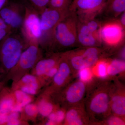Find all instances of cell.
<instances>
[{
    "mask_svg": "<svg viewBox=\"0 0 125 125\" xmlns=\"http://www.w3.org/2000/svg\"><path fill=\"white\" fill-rule=\"evenodd\" d=\"M92 83L87 90L84 101L91 124H100L110 115V99L113 83L101 81Z\"/></svg>",
    "mask_w": 125,
    "mask_h": 125,
    "instance_id": "6da1fadb",
    "label": "cell"
},
{
    "mask_svg": "<svg viewBox=\"0 0 125 125\" xmlns=\"http://www.w3.org/2000/svg\"><path fill=\"white\" fill-rule=\"evenodd\" d=\"M42 58V53L39 44H29L23 51L15 65L5 75L3 80L6 83L9 80L14 82L19 80L25 75L29 73Z\"/></svg>",
    "mask_w": 125,
    "mask_h": 125,
    "instance_id": "7a4b0ae2",
    "label": "cell"
},
{
    "mask_svg": "<svg viewBox=\"0 0 125 125\" xmlns=\"http://www.w3.org/2000/svg\"><path fill=\"white\" fill-rule=\"evenodd\" d=\"M87 83L80 80L74 81L51 95L54 102L65 109L84 103L87 90Z\"/></svg>",
    "mask_w": 125,
    "mask_h": 125,
    "instance_id": "3957f363",
    "label": "cell"
},
{
    "mask_svg": "<svg viewBox=\"0 0 125 125\" xmlns=\"http://www.w3.org/2000/svg\"><path fill=\"white\" fill-rule=\"evenodd\" d=\"M10 33L0 42V69L5 75L15 65L23 51L24 45L18 37Z\"/></svg>",
    "mask_w": 125,
    "mask_h": 125,
    "instance_id": "277c9868",
    "label": "cell"
},
{
    "mask_svg": "<svg viewBox=\"0 0 125 125\" xmlns=\"http://www.w3.org/2000/svg\"><path fill=\"white\" fill-rule=\"evenodd\" d=\"M101 51L95 47L62 53L69 63L72 72H78L80 70L90 68L96 65L101 56Z\"/></svg>",
    "mask_w": 125,
    "mask_h": 125,
    "instance_id": "5b68a950",
    "label": "cell"
},
{
    "mask_svg": "<svg viewBox=\"0 0 125 125\" xmlns=\"http://www.w3.org/2000/svg\"><path fill=\"white\" fill-rule=\"evenodd\" d=\"M24 7V16L21 27L23 36L28 46L31 43H38L40 45L42 37L40 15L30 5L25 6Z\"/></svg>",
    "mask_w": 125,
    "mask_h": 125,
    "instance_id": "8992f818",
    "label": "cell"
},
{
    "mask_svg": "<svg viewBox=\"0 0 125 125\" xmlns=\"http://www.w3.org/2000/svg\"><path fill=\"white\" fill-rule=\"evenodd\" d=\"M52 36L61 46L68 47L73 46L77 40L76 21L73 16L66 14L57 25Z\"/></svg>",
    "mask_w": 125,
    "mask_h": 125,
    "instance_id": "52a82bcc",
    "label": "cell"
},
{
    "mask_svg": "<svg viewBox=\"0 0 125 125\" xmlns=\"http://www.w3.org/2000/svg\"><path fill=\"white\" fill-rule=\"evenodd\" d=\"M73 73L69 63L61 54L57 71L51 82L42 92L51 95L59 92L70 82Z\"/></svg>",
    "mask_w": 125,
    "mask_h": 125,
    "instance_id": "ba28073f",
    "label": "cell"
},
{
    "mask_svg": "<svg viewBox=\"0 0 125 125\" xmlns=\"http://www.w3.org/2000/svg\"><path fill=\"white\" fill-rule=\"evenodd\" d=\"M66 10H62L48 7L40 14V27L42 32V41L49 33L52 35L57 25L66 15Z\"/></svg>",
    "mask_w": 125,
    "mask_h": 125,
    "instance_id": "9c48e42d",
    "label": "cell"
},
{
    "mask_svg": "<svg viewBox=\"0 0 125 125\" xmlns=\"http://www.w3.org/2000/svg\"><path fill=\"white\" fill-rule=\"evenodd\" d=\"M24 8L20 4L12 2L6 4L0 10V16L11 31L21 28L24 14L22 11Z\"/></svg>",
    "mask_w": 125,
    "mask_h": 125,
    "instance_id": "30bf717a",
    "label": "cell"
},
{
    "mask_svg": "<svg viewBox=\"0 0 125 125\" xmlns=\"http://www.w3.org/2000/svg\"><path fill=\"white\" fill-rule=\"evenodd\" d=\"M111 113L125 119V88L118 81L113 83L110 99Z\"/></svg>",
    "mask_w": 125,
    "mask_h": 125,
    "instance_id": "8fae6325",
    "label": "cell"
},
{
    "mask_svg": "<svg viewBox=\"0 0 125 125\" xmlns=\"http://www.w3.org/2000/svg\"><path fill=\"white\" fill-rule=\"evenodd\" d=\"M39 79L32 74L27 73L20 79L12 82L11 90H20L30 95H36L43 88Z\"/></svg>",
    "mask_w": 125,
    "mask_h": 125,
    "instance_id": "7c38bea8",
    "label": "cell"
},
{
    "mask_svg": "<svg viewBox=\"0 0 125 125\" xmlns=\"http://www.w3.org/2000/svg\"><path fill=\"white\" fill-rule=\"evenodd\" d=\"M91 124L84 103L72 106L66 110L63 125H83Z\"/></svg>",
    "mask_w": 125,
    "mask_h": 125,
    "instance_id": "4fadbf2b",
    "label": "cell"
},
{
    "mask_svg": "<svg viewBox=\"0 0 125 125\" xmlns=\"http://www.w3.org/2000/svg\"><path fill=\"white\" fill-rule=\"evenodd\" d=\"M61 56V54H56L46 58H42L31 70V73L40 79L58 64Z\"/></svg>",
    "mask_w": 125,
    "mask_h": 125,
    "instance_id": "5bb4252c",
    "label": "cell"
},
{
    "mask_svg": "<svg viewBox=\"0 0 125 125\" xmlns=\"http://www.w3.org/2000/svg\"><path fill=\"white\" fill-rule=\"evenodd\" d=\"M12 111L20 112L16 106L13 92L5 86L0 92V112L8 115Z\"/></svg>",
    "mask_w": 125,
    "mask_h": 125,
    "instance_id": "9a60e30c",
    "label": "cell"
},
{
    "mask_svg": "<svg viewBox=\"0 0 125 125\" xmlns=\"http://www.w3.org/2000/svg\"><path fill=\"white\" fill-rule=\"evenodd\" d=\"M37 105L38 116L42 119L46 118L59 105L54 102L51 95L42 92L34 101Z\"/></svg>",
    "mask_w": 125,
    "mask_h": 125,
    "instance_id": "2e32d148",
    "label": "cell"
},
{
    "mask_svg": "<svg viewBox=\"0 0 125 125\" xmlns=\"http://www.w3.org/2000/svg\"><path fill=\"white\" fill-rule=\"evenodd\" d=\"M123 31L119 25L111 23L106 25L101 29V35L105 42L109 45L118 43L121 39Z\"/></svg>",
    "mask_w": 125,
    "mask_h": 125,
    "instance_id": "e0dca14e",
    "label": "cell"
},
{
    "mask_svg": "<svg viewBox=\"0 0 125 125\" xmlns=\"http://www.w3.org/2000/svg\"><path fill=\"white\" fill-rule=\"evenodd\" d=\"M94 33L89 29L87 24L81 26L77 33V40L84 46L95 47L98 42Z\"/></svg>",
    "mask_w": 125,
    "mask_h": 125,
    "instance_id": "ac0fdd59",
    "label": "cell"
},
{
    "mask_svg": "<svg viewBox=\"0 0 125 125\" xmlns=\"http://www.w3.org/2000/svg\"><path fill=\"white\" fill-rule=\"evenodd\" d=\"M106 0H73L72 6L81 11H93L105 6Z\"/></svg>",
    "mask_w": 125,
    "mask_h": 125,
    "instance_id": "d6986e66",
    "label": "cell"
},
{
    "mask_svg": "<svg viewBox=\"0 0 125 125\" xmlns=\"http://www.w3.org/2000/svg\"><path fill=\"white\" fill-rule=\"evenodd\" d=\"M37 105L35 102L30 103L21 108L20 111V118L23 121L36 122L38 117Z\"/></svg>",
    "mask_w": 125,
    "mask_h": 125,
    "instance_id": "ffe728a7",
    "label": "cell"
},
{
    "mask_svg": "<svg viewBox=\"0 0 125 125\" xmlns=\"http://www.w3.org/2000/svg\"><path fill=\"white\" fill-rule=\"evenodd\" d=\"M12 91L15 97L16 106L20 111L25 106L35 101V97L33 95L25 93L20 90Z\"/></svg>",
    "mask_w": 125,
    "mask_h": 125,
    "instance_id": "44dd1931",
    "label": "cell"
},
{
    "mask_svg": "<svg viewBox=\"0 0 125 125\" xmlns=\"http://www.w3.org/2000/svg\"><path fill=\"white\" fill-rule=\"evenodd\" d=\"M125 70V61L115 60L108 63L107 68L108 76L114 77L124 72Z\"/></svg>",
    "mask_w": 125,
    "mask_h": 125,
    "instance_id": "7402d4cb",
    "label": "cell"
},
{
    "mask_svg": "<svg viewBox=\"0 0 125 125\" xmlns=\"http://www.w3.org/2000/svg\"><path fill=\"white\" fill-rule=\"evenodd\" d=\"M107 5L116 13L125 11V0H106L105 5Z\"/></svg>",
    "mask_w": 125,
    "mask_h": 125,
    "instance_id": "603a6c76",
    "label": "cell"
},
{
    "mask_svg": "<svg viewBox=\"0 0 125 125\" xmlns=\"http://www.w3.org/2000/svg\"><path fill=\"white\" fill-rule=\"evenodd\" d=\"M96 64V75L101 79H105L107 78V68L108 63L105 61H98Z\"/></svg>",
    "mask_w": 125,
    "mask_h": 125,
    "instance_id": "cb8c5ba5",
    "label": "cell"
},
{
    "mask_svg": "<svg viewBox=\"0 0 125 125\" xmlns=\"http://www.w3.org/2000/svg\"><path fill=\"white\" fill-rule=\"evenodd\" d=\"M28 122L21 120L20 112L12 111L8 114L7 125H28Z\"/></svg>",
    "mask_w": 125,
    "mask_h": 125,
    "instance_id": "d4e9b609",
    "label": "cell"
},
{
    "mask_svg": "<svg viewBox=\"0 0 125 125\" xmlns=\"http://www.w3.org/2000/svg\"><path fill=\"white\" fill-rule=\"evenodd\" d=\"M100 124L108 125H125V119L118 116L111 114Z\"/></svg>",
    "mask_w": 125,
    "mask_h": 125,
    "instance_id": "484cf974",
    "label": "cell"
},
{
    "mask_svg": "<svg viewBox=\"0 0 125 125\" xmlns=\"http://www.w3.org/2000/svg\"><path fill=\"white\" fill-rule=\"evenodd\" d=\"M30 5L37 10L39 15L48 7L49 0H28Z\"/></svg>",
    "mask_w": 125,
    "mask_h": 125,
    "instance_id": "4316f807",
    "label": "cell"
},
{
    "mask_svg": "<svg viewBox=\"0 0 125 125\" xmlns=\"http://www.w3.org/2000/svg\"><path fill=\"white\" fill-rule=\"evenodd\" d=\"M70 0H49L48 7L66 10L70 4Z\"/></svg>",
    "mask_w": 125,
    "mask_h": 125,
    "instance_id": "83f0119b",
    "label": "cell"
},
{
    "mask_svg": "<svg viewBox=\"0 0 125 125\" xmlns=\"http://www.w3.org/2000/svg\"><path fill=\"white\" fill-rule=\"evenodd\" d=\"M66 109L58 106L54 111L56 125H62L64 121Z\"/></svg>",
    "mask_w": 125,
    "mask_h": 125,
    "instance_id": "f1b7e54d",
    "label": "cell"
},
{
    "mask_svg": "<svg viewBox=\"0 0 125 125\" xmlns=\"http://www.w3.org/2000/svg\"><path fill=\"white\" fill-rule=\"evenodd\" d=\"M79 80L85 83H90L93 78V73L90 68H84L80 70L77 72Z\"/></svg>",
    "mask_w": 125,
    "mask_h": 125,
    "instance_id": "f546056e",
    "label": "cell"
},
{
    "mask_svg": "<svg viewBox=\"0 0 125 125\" xmlns=\"http://www.w3.org/2000/svg\"><path fill=\"white\" fill-rule=\"evenodd\" d=\"M87 24V27L90 31L93 32H96L97 29L98 28V25L96 21H92L89 22Z\"/></svg>",
    "mask_w": 125,
    "mask_h": 125,
    "instance_id": "4dcf8cb0",
    "label": "cell"
},
{
    "mask_svg": "<svg viewBox=\"0 0 125 125\" xmlns=\"http://www.w3.org/2000/svg\"><path fill=\"white\" fill-rule=\"evenodd\" d=\"M11 31L9 29L0 28V42L10 33Z\"/></svg>",
    "mask_w": 125,
    "mask_h": 125,
    "instance_id": "1f68e13d",
    "label": "cell"
},
{
    "mask_svg": "<svg viewBox=\"0 0 125 125\" xmlns=\"http://www.w3.org/2000/svg\"><path fill=\"white\" fill-rule=\"evenodd\" d=\"M8 115L3 114L0 112V125H7Z\"/></svg>",
    "mask_w": 125,
    "mask_h": 125,
    "instance_id": "d6a6232c",
    "label": "cell"
},
{
    "mask_svg": "<svg viewBox=\"0 0 125 125\" xmlns=\"http://www.w3.org/2000/svg\"><path fill=\"white\" fill-rule=\"evenodd\" d=\"M6 82L4 80H0V92L3 89V88L5 87V84Z\"/></svg>",
    "mask_w": 125,
    "mask_h": 125,
    "instance_id": "836d02e7",
    "label": "cell"
},
{
    "mask_svg": "<svg viewBox=\"0 0 125 125\" xmlns=\"http://www.w3.org/2000/svg\"><path fill=\"white\" fill-rule=\"evenodd\" d=\"M7 0H0V10L6 4Z\"/></svg>",
    "mask_w": 125,
    "mask_h": 125,
    "instance_id": "e575fe53",
    "label": "cell"
},
{
    "mask_svg": "<svg viewBox=\"0 0 125 125\" xmlns=\"http://www.w3.org/2000/svg\"><path fill=\"white\" fill-rule=\"evenodd\" d=\"M125 13L124 12V13L122 15V16L121 18V22L122 24L123 25V26H125Z\"/></svg>",
    "mask_w": 125,
    "mask_h": 125,
    "instance_id": "d590c367",
    "label": "cell"
},
{
    "mask_svg": "<svg viewBox=\"0 0 125 125\" xmlns=\"http://www.w3.org/2000/svg\"><path fill=\"white\" fill-rule=\"evenodd\" d=\"M2 74H2V72L1 71L0 69V80H1V75Z\"/></svg>",
    "mask_w": 125,
    "mask_h": 125,
    "instance_id": "8d00e7d4",
    "label": "cell"
}]
</instances>
